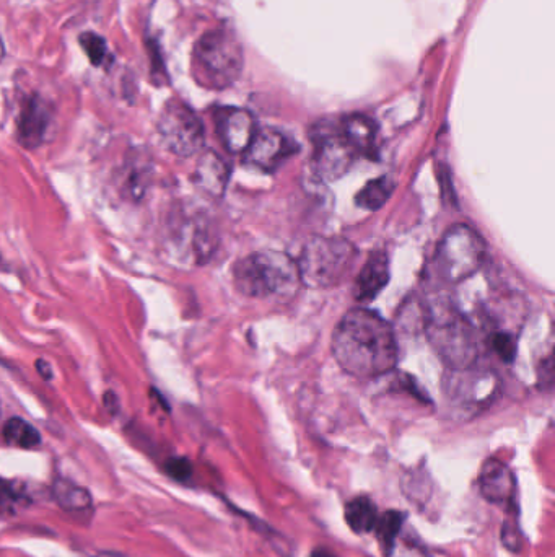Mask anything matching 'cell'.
<instances>
[{
    "instance_id": "cell-1",
    "label": "cell",
    "mask_w": 555,
    "mask_h": 557,
    "mask_svg": "<svg viewBox=\"0 0 555 557\" xmlns=\"http://www.w3.org/2000/svg\"><path fill=\"white\" fill-rule=\"evenodd\" d=\"M337 364L352 377H381L396 367L398 341L388 321L372 310L355 308L344 315L333 334Z\"/></svg>"
},
{
    "instance_id": "cell-2",
    "label": "cell",
    "mask_w": 555,
    "mask_h": 557,
    "mask_svg": "<svg viewBox=\"0 0 555 557\" xmlns=\"http://www.w3.org/2000/svg\"><path fill=\"white\" fill-rule=\"evenodd\" d=\"M424 328L438 357L450 370L469 369L479 356L476 326L456 305L438 299L425 307Z\"/></svg>"
},
{
    "instance_id": "cell-3",
    "label": "cell",
    "mask_w": 555,
    "mask_h": 557,
    "mask_svg": "<svg viewBox=\"0 0 555 557\" xmlns=\"http://www.w3.org/2000/svg\"><path fill=\"white\" fill-rule=\"evenodd\" d=\"M233 284L251 299L289 300L302 286L295 259L279 251H263L240 259L233 268Z\"/></svg>"
},
{
    "instance_id": "cell-4",
    "label": "cell",
    "mask_w": 555,
    "mask_h": 557,
    "mask_svg": "<svg viewBox=\"0 0 555 557\" xmlns=\"http://www.w3.org/2000/svg\"><path fill=\"white\" fill-rule=\"evenodd\" d=\"M243 64V46L227 28L207 31L194 46V75L199 84L210 90L232 87L240 79Z\"/></svg>"
},
{
    "instance_id": "cell-5",
    "label": "cell",
    "mask_w": 555,
    "mask_h": 557,
    "mask_svg": "<svg viewBox=\"0 0 555 557\" xmlns=\"http://www.w3.org/2000/svg\"><path fill=\"white\" fill-rule=\"evenodd\" d=\"M357 259L355 246L346 238L315 237L298 256L300 282L310 289H331L346 281Z\"/></svg>"
},
{
    "instance_id": "cell-6",
    "label": "cell",
    "mask_w": 555,
    "mask_h": 557,
    "mask_svg": "<svg viewBox=\"0 0 555 557\" xmlns=\"http://www.w3.org/2000/svg\"><path fill=\"white\" fill-rule=\"evenodd\" d=\"M486 258V243L468 225H455L443 235L435 255L438 276L450 284H459L474 276Z\"/></svg>"
},
{
    "instance_id": "cell-7",
    "label": "cell",
    "mask_w": 555,
    "mask_h": 557,
    "mask_svg": "<svg viewBox=\"0 0 555 557\" xmlns=\"http://www.w3.org/2000/svg\"><path fill=\"white\" fill-rule=\"evenodd\" d=\"M157 131L162 144L176 157H193L201 152L206 142L201 118L180 100H170L163 106Z\"/></svg>"
},
{
    "instance_id": "cell-8",
    "label": "cell",
    "mask_w": 555,
    "mask_h": 557,
    "mask_svg": "<svg viewBox=\"0 0 555 557\" xmlns=\"http://www.w3.org/2000/svg\"><path fill=\"white\" fill-rule=\"evenodd\" d=\"M445 391L451 403L459 408H486L492 403L500 380L494 372L476 370L474 367L461 370H450L445 377Z\"/></svg>"
},
{
    "instance_id": "cell-9",
    "label": "cell",
    "mask_w": 555,
    "mask_h": 557,
    "mask_svg": "<svg viewBox=\"0 0 555 557\" xmlns=\"http://www.w3.org/2000/svg\"><path fill=\"white\" fill-rule=\"evenodd\" d=\"M359 154L337 131L320 129L315 136V170L326 181L339 180L354 167Z\"/></svg>"
},
{
    "instance_id": "cell-10",
    "label": "cell",
    "mask_w": 555,
    "mask_h": 557,
    "mask_svg": "<svg viewBox=\"0 0 555 557\" xmlns=\"http://www.w3.org/2000/svg\"><path fill=\"white\" fill-rule=\"evenodd\" d=\"M297 152V142L287 134L277 129L266 128L256 132L253 142L243 155L251 167L264 173H272L279 170Z\"/></svg>"
},
{
    "instance_id": "cell-11",
    "label": "cell",
    "mask_w": 555,
    "mask_h": 557,
    "mask_svg": "<svg viewBox=\"0 0 555 557\" xmlns=\"http://www.w3.org/2000/svg\"><path fill=\"white\" fill-rule=\"evenodd\" d=\"M214 119L223 147L233 155L245 154L258 132L250 111L227 106L215 111Z\"/></svg>"
},
{
    "instance_id": "cell-12",
    "label": "cell",
    "mask_w": 555,
    "mask_h": 557,
    "mask_svg": "<svg viewBox=\"0 0 555 557\" xmlns=\"http://www.w3.org/2000/svg\"><path fill=\"white\" fill-rule=\"evenodd\" d=\"M479 491L490 504L505 505L518 512L516 478L503 461L489 458L479 473Z\"/></svg>"
},
{
    "instance_id": "cell-13",
    "label": "cell",
    "mask_w": 555,
    "mask_h": 557,
    "mask_svg": "<svg viewBox=\"0 0 555 557\" xmlns=\"http://www.w3.org/2000/svg\"><path fill=\"white\" fill-rule=\"evenodd\" d=\"M53 123V111L48 103L40 97L28 98L23 105L22 113L18 116V142L25 149H36L44 142L49 126Z\"/></svg>"
},
{
    "instance_id": "cell-14",
    "label": "cell",
    "mask_w": 555,
    "mask_h": 557,
    "mask_svg": "<svg viewBox=\"0 0 555 557\" xmlns=\"http://www.w3.org/2000/svg\"><path fill=\"white\" fill-rule=\"evenodd\" d=\"M389 281V259L385 251H376L367 263L363 264L362 271L355 279L354 297L357 302H372L381 290L385 289Z\"/></svg>"
},
{
    "instance_id": "cell-15",
    "label": "cell",
    "mask_w": 555,
    "mask_h": 557,
    "mask_svg": "<svg viewBox=\"0 0 555 557\" xmlns=\"http://www.w3.org/2000/svg\"><path fill=\"white\" fill-rule=\"evenodd\" d=\"M228 178H230V168L222 157L212 150H207L199 157L194 172V183L202 193H206L210 198H222L227 189Z\"/></svg>"
},
{
    "instance_id": "cell-16",
    "label": "cell",
    "mask_w": 555,
    "mask_h": 557,
    "mask_svg": "<svg viewBox=\"0 0 555 557\" xmlns=\"http://www.w3.org/2000/svg\"><path fill=\"white\" fill-rule=\"evenodd\" d=\"M339 132L354 147L357 154H372L376 141V124L365 115H350L342 119Z\"/></svg>"
},
{
    "instance_id": "cell-17",
    "label": "cell",
    "mask_w": 555,
    "mask_h": 557,
    "mask_svg": "<svg viewBox=\"0 0 555 557\" xmlns=\"http://www.w3.org/2000/svg\"><path fill=\"white\" fill-rule=\"evenodd\" d=\"M378 517H380V514H378L375 502L370 497H354L347 502L344 518H346L347 525H349L350 530L354 531L355 535L373 533Z\"/></svg>"
},
{
    "instance_id": "cell-18",
    "label": "cell",
    "mask_w": 555,
    "mask_h": 557,
    "mask_svg": "<svg viewBox=\"0 0 555 557\" xmlns=\"http://www.w3.org/2000/svg\"><path fill=\"white\" fill-rule=\"evenodd\" d=\"M53 496L56 504L70 514H82L92 510L93 500L90 492L67 479L54 481Z\"/></svg>"
},
{
    "instance_id": "cell-19",
    "label": "cell",
    "mask_w": 555,
    "mask_h": 557,
    "mask_svg": "<svg viewBox=\"0 0 555 557\" xmlns=\"http://www.w3.org/2000/svg\"><path fill=\"white\" fill-rule=\"evenodd\" d=\"M404 522H406V514L399 512V510H388V512L378 517L373 533L378 538L381 551L386 557L393 556L394 551H396Z\"/></svg>"
},
{
    "instance_id": "cell-20",
    "label": "cell",
    "mask_w": 555,
    "mask_h": 557,
    "mask_svg": "<svg viewBox=\"0 0 555 557\" xmlns=\"http://www.w3.org/2000/svg\"><path fill=\"white\" fill-rule=\"evenodd\" d=\"M393 191V180L388 176H381L376 180L368 181L367 185L363 186L362 191L357 194L355 202L363 211H380L381 207L385 206L389 198L393 196Z\"/></svg>"
},
{
    "instance_id": "cell-21",
    "label": "cell",
    "mask_w": 555,
    "mask_h": 557,
    "mask_svg": "<svg viewBox=\"0 0 555 557\" xmlns=\"http://www.w3.org/2000/svg\"><path fill=\"white\" fill-rule=\"evenodd\" d=\"M4 439L18 448H35L41 443L40 432L22 417H12L5 422Z\"/></svg>"
},
{
    "instance_id": "cell-22",
    "label": "cell",
    "mask_w": 555,
    "mask_h": 557,
    "mask_svg": "<svg viewBox=\"0 0 555 557\" xmlns=\"http://www.w3.org/2000/svg\"><path fill=\"white\" fill-rule=\"evenodd\" d=\"M150 170L147 163H134L124 178V194L132 201L144 198L149 189Z\"/></svg>"
},
{
    "instance_id": "cell-23",
    "label": "cell",
    "mask_w": 555,
    "mask_h": 557,
    "mask_svg": "<svg viewBox=\"0 0 555 557\" xmlns=\"http://www.w3.org/2000/svg\"><path fill=\"white\" fill-rule=\"evenodd\" d=\"M79 43L84 48L87 58L92 62V66L100 67L105 64L106 56H108V43L105 38L88 31V33L80 35Z\"/></svg>"
},
{
    "instance_id": "cell-24",
    "label": "cell",
    "mask_w": 555,
    "mask_h": 557,
    "mask_svg": "<svg viewBox=\"0 0 555 557\" xmlns=\"http://www.w3.org/2000/svg\"><path fill=\"white\" fill-rule=\"evenodd\" d=\"M492 349L503 362H512L515 359L516 343L513 334L507 331H497L492 336Z\"/></svg>"
},
{
    "instance_id": "cell-25",
    "label": "cell",
    "mask_w": 555,
    "mask_h": 557,
    "mask_svg": "<svg viewBox=\"0 0 555 557\" xmlns=\"http://www.w3.org/2000/svg\"><path fill=\"white\" fill-rule=\"evenodd\" d=\"M502 543L512 553H520L521 548H523V535H521L520 527H518V522H515V520L503 525Z\"/></svg>"
},
{
    "instance_id": "cell-26",
    "label": "cell",
    "mask_w": 555,
    "mask_h": 557,
    "mask_svg": "<svg viewBox=\"0 0 555 557\" xmlns=\"http://www.w3.org/2000/svg\"><path fill=\"white\" fill-rule=\"evenodd\" d=\"M165 471L180 483H186L193 478V465L186 458H170L165 465Z\"/></svg>"
},
{
    "instance_id": "cell-27",
    "label": "cell",
    "mask_w": 555,
    "mask_h": 557,
    "mask_svg": "<svg viewBox=\"0 0 555 557\" xmlns=\"http://www.w3.org/2000/svg\"><path fill=\"white\" fill-rule=\"evenodd\" d=\"M539 383H541L542 390L544 388H551L552 382H554V362H552V357H547L544 362H542V367L539 369Z\"/></svg>"
},
{
    "instance_id": "cell-28",
    "label": "cell",
    "mask_w": 555,
    "mask_h": 557,
    "mask_svg": "<svg viewBox=\"0 0 555 557\" xmlns=\"http://www.w3.org/2000/svg\"><path fill=\"white\" fill-rule=\"evenodd\" d=\"M18 499H20V496L15 491V487L0 479V505L17 504Z\"/></svg>"
},
{
    "instance_id": "cell-29",
    "label": "cell",
    "mask_w": 555,
    "mask_h": 557,
    "mask_svg": "<svg viewBox=\"0 0 555 557\" xmlns=\"http://www.w3.org/2000/svg\"><path fill=\"white\" fill-rule=\"evenodd\" d=\"M36 370H38L41 378H44L46 382L53 380V369H51V365H49V362H46V360H36Z\"/></svg>"
},
{
    "instance_id": "cell-30",
    "label": "cell",
    "mask_w": 555,
    "mask_h": 557,
    "mask_svg": "<svg viewBox=\"0 0 555 557\" xmlns=\"http://www.w3.org/2000/svg\"><path fill=\"white\" fill-rule=\"evenodd\" d=\"M403 557H430L424 548H419L416 544H409L406 546V553Z\"/></svg>"
},
{
    "instance_id": "cell-31",
    "label": "cell",
    "mask_w": 555,
    "mask_h": 557,
    "mask_svg": "<svg viewBox=\"0 0 555 557\" xmlns=\"http://www.w3.org/2000/svg\"><path fill=\"white\" fill-rule=\"evenodd\" d=\"M310 557H337L336 554L331 553L326 548H316L311 551Z\"/></svg>"
},
{
    "instance_id": "cell-32",
    "label": "cell",
    "mask_w": 555,
    "mask_h": 557,
    "mask_svg": "<svg viewBox=\"0 0 555 557\" xmlns=\"http://www.w3.org/2000/svg\"><path fill=\"white\" fill-rule=\"evenodd\" d=\"M93 557H124L123 554L118 553H100Z\"/></svg>"
},
{
    "instance_id": "cell-33",
    "label": "cell",
    "mask_w": 555,
    "mask_h": 557,
    "mask_svg": "<svg viewBox=\"0 0 555 557\" xmlns=\"http://www.w3.org/2000/svg\"><path fill=\"white\" fill-rule=\"evenodd\" d=\"M4 58V43L0 40V59Z\"/></svg>"
}]
</instances>
